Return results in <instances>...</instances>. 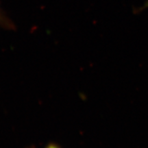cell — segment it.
I'll return each mask as SVG.
<instances>
[{
    "instance_id": "1",
    "label": "cell",
    "mask_w": 148,
    "mask_h": 148,
    "mask_svg": "<svg viewBox=\"0 0 148 148\" xmlns=\"http://www.w3.org/2000/svg\"><path fill=\"white\" fill-rule=\"evenodd\" d=\"M0 26L6 29H15L16 26L12 20L0 8Z\"/></svg>"
},
{
    "instance_id": "2",
    "label": "cell",
    "mask_w": 148,
    "mask_h": 148,
    "mask_svg": "<svg viewBox=\"0 0 148 148\" xmlns=\"http://www.w3.org/2000/svg\"><path fill=\"white\" fill-rule=\"evenodd\" d=\"M147 7H148V0H147V1H146L145 5H144V6H143V8H147Z\"/></svg>"
}]
</instances>
